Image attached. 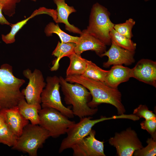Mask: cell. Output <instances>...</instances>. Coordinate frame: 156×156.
Masks as SVG:
<instances>
[{
  "mask_svg": "<svg viewBox=\"0 0 156 156\" xmlns=\"http://www.w3.org/2000/svg\"><path fill=\"white\" fill-rule=\"evenodd\" d=\"M65 79L71 83L81 84L89 90L92 97L88 103L90 108H96L101 103H107L116 107L118 115L125 112L122 103L121 94L118 88H111L103 83L93 80L82 75L66 76Z\"/></svg>",
  "mask_w": 156,
  "mask_h": 156,
  "instance_id": "obj_1",
  "label": "cell"
},
{
  "mask_svg": "<svg viewBox=\"0 0 156 156\" xmlns=\"http://www.w3.org/2000/svg\"><path fill=\"white\" fill-rule=\"evenodd\" d=\"M59 77L65 103L66 105L72 106V110L74 115L81 119L96 113V108H91L88 105L92 96L85 87L78 83L73 84L69 83L61 76Z\"/></svg>",
  "mask_w": 156,
  "mask_h": 156,
  "instance_id": "obj_2",
  "label": "cell"
},
{
  "mask_svg": "<svg viewBox=\"0 0 156 156\" xmlns=\"http://www.w3.org/2000/svg\"><path fill=\"white\" fill-rule=\"evenodd\" d=\"M25 81L18 78L13 73L12 67L8 64L0 67V110L17 106L25 99L20 90Z\"/></svg>",
  "mask_w": 156,
  "mask_h": 156,
  "instance_id": "obj_3",
  "label": "cell"
},
{
  "mask_svg": "<svg viewBox=\"0 0 156 156\" xmlns=\"http://www.w3.org/2000/svg\"><path fill=\"white\" fill-rule=\"evenodd\" d=\"M110 13L107 8L96 3L92 6L89 25L86 29L106 45H109L112 41L110 33L114 24L110 20Z\"/></svg>",
  "mask_w": 156,
  "mask_h": 156,
  "instance_id": "obj_4",
  "label": "cell"
},
{
  "mask_svg": "<svg viewBox=\"0 0 156 156\" xmlns=\"http://www.w3.org/2000/svg\"><path fill=\"white\" fill-rule=\"evenodd\" d=\"M49 137L48 132L40 125L29 123L24 128L12 149L30 156H37L38 149Z\"/></svg>",
  "mask_w": 156,
  "mask_h": 156,
  "instance_id": "obj_5",
  "label": "cell"
},
{
  "mask_svg": "<svg viewBox=\"0 0 156 156\" xmlns=\"http://www.w3.org/2000/svg\"><path fill=\"white\" fill-rule=\"evenodd\" d=\"M129 115L124 114L107 117L101 116L99 118L92 119L90 116L80 119V121L75 123L68 129L67 136L62 141L59 153H62L66 149L71 148L75 144L88 135L96 124L104 121L116 119H128Z\"/></svg>",
  "mask_w": 156,
  "mask_h": 156,
  "instance_id": "obj_6",
  "label": "cell"
},
{
  "mask_svg": "<svg viewBox=\"0 0 156 156\" xmlns=\"http://www.w3.org/2000/svg\"><path fill=\"white\" fill-rule=\"evenodd\" d=\"M39 125L46 130L50 137L57 138L66 133L68 129L75 122L55 109L41 108L39 110Z\"/></svg>",
  "mask_w": 156,
  "mask_h": 156,
  "instance_id": "obj_7",
  "label": "cell"
},
{
  "mask_svg": "<svg viewBox=\"0 0 156 156\" xmlns=\"http://www.w3.org/2000/svg\"><path fill=\"white\" fill-rule=\"evenodd\" d=\"M60 87L59 77L54 75L47 77L46 85L41 95V107L55 109L68 118H73L75 115L72 110L66 107L62 103Z\"/></svg>",
  "mask_w": 156,
  "mask_h": 156,
  "instance_id": "obj_8",
  "label": "cell"
},
{
  "mask_svg": "<svg viewBox=\"0 0 156 156\" xmlns=\"http://www.w3.org/2000/svg\"><path fill=\"white\" fill-rule=\"evenodd\" d=\"M23 74L29 81L26 88L21 91L27 102L35 106L39 110L42 108L41 94L46 85L43 75L37 69H35L33 72L26 69L23 71Z\"/></svg>",
  "mask_w": 156,
  "mask_h": 156,
  "instance_id": "obj_9",
  "label": "cell"
},
{
  "mask_svg": "<svg viewBox=\"0 0 156 156\" xmlns=\"http://www.w3.org/2000/svg\"><path fill=\"white\" fill-rule=\"evenodd\" d=\"M109 143L115 147L118 156H132L134 152L143 146L136 132L131 127L120 133H116L109 140Z\"/></svg>",
  "mask_w": 156,
  "mask_h": 156,
  "instance_id": "obj_10",
  "label": "cell"
},
{
  "mask_svg": "<svg viewBox=\"0 0 156 156\" xmlns=\"http://www.w3.org/2000/svg\"><path fill=\"white\" fill-rule=\"evenodd\" d=\"M96 132L92 129L89 134L71 148L74 156H105L104 142L97 140Z\"/></svg>",
  "mask_w": 156,
  "mask_h": 156,
  "instance_id": "obj_11",
  "label": "cell"
},
{
  "mask_svg": "<svg viewBox=\"0 0 156 156\" xmlns=\"http://www.w3.org/2000/svg\"><path fill=\"white\" fill-rule=\"evenodd\" d=\"M131 77L156 87V62L148 59L140 60L131 69Z\"/></svg>",
  "mask_w": 156,
  "mask_h": 156,
  "instance_id": "obj_12",
  "label": "cell"
},
{
  "mask_svg": "<svg viewBox=\"0 0 156 156\" xmlns=\"http://www.w3.org/2000/svg\"><path fill=\"white\" fill-rule=\"evenodd\" d=\"M109 49L103 53L102 57L107 56V61L103 63L104 67L108 68L112 65H129L135 62L134 57L135 51H131L120 47L112 40Z\"/></svg>",
  "mask_w": 156,
  "mask_h": 156,
  "instance_id": "obj_13",
  "label": "cell"
},
{
  "mask_svg": "<svg viewBox=\"0 0 156 156\" xmlns=\"http://www.w3.org/2000/svg\"><path fill=\"white\" fill-rule=\"evenodd\" d=\"M106 45L99 39L88 33L86 29L80 34L77 42L75 43V53L81 55L83 52L91 50L94 51L101 57L106 51Z\"/></svg>",
  "mask_w": 156,
  "mask_h": 156,
  "instance_id": "obj_14",
  "label": "cell"
},
{
  "mask_svg": "<svg viewBox=\"0 0 156 156\" xmlns=\"http://www.w3.org/2000/svg\"><path fill=\"white\" fill-rule=\"evenodd\" d=\"M46 14L51 16L55 22L57 18V11L56 10L48 9L42 7L36 9L28 18L15 24H11V29L8 34L1 35L2 41L6 44H10L14 43L15 41V36L18 31L25 25L30 19L36 16Z\"/></svg>",
  "mask_w": 156,
  "mask_h": 156,
  "instance_id": "obj_15",
  "label": "cell"
},
{
  "mask_svg": "<svg viewBox=\"0 0 156 156\" xmlns=\"http://www.w3.org/2000/svg\"><path fill=\"white\" fill-rule=\"evenodd\" d=\"M5 110V123L10 130L19 137L24 128L29 123V121L21 114L17 106Z\"/></svg>",
  "mask_w": 156,
  "mask_h": 156,
  "instance_id": "obj_16",
  "label": "cell"
},
{
  "mask_svg": "<svg viewBox=\"0 0 156 156\" xmlns=\"http://www.w3.org/2000/svg\"><path fill=\"white\" fill-rule=\"evenodd\" d=\"M131 69L122 65L112 66L106 76L104 83L114 88H118L119 85L126 82L131 77Z\"/></svg>",
  "mask_w": 156,
  "mask_h": 156,
  "instance_id": "obj_17",
  "label": "cell"
},
{
  "mask_svg": "<svg viewBox=\"0 0 156 156\" xmlns=\"http://www.w3.org/2000/svg\"><path fill=\"white\" fill-rule=\"evenodd\" d=\"M57 6V18L55 23H63L65 24V29L70 32L81 34V30L73 25L69 23L68 18L70 14L76 12L73 6H69L65 0H53Z\"/></svg>",
  "mask_w": 156,
  "mask_h": 156,
  "instance_id": "obj_18",
  "label": "cell"
},
{
  "mask_svg": "<svg viewBox=\"0 0 156 156\" xmlns=\"http://www.w3.org/2000/svg\"><path fill=\"white\" fill-rule=\"evenodd\" d=\"M75 43L71 42H58L57 45L52 53V55L56 57L53 61V65L51 68V71L57 70L59 67V62L64 57H68L75 53Z\"/></svg>",
  "mask_w": 156,
  "mask_h": 156,
  "instance_id": "obj_19",
  "label": "cell"
},
{
  "mask_svg": "<svg viewBox=\"0 0 156 156\" xmlns=\"http://www.w3.org/2000/svg\"><path fill=\"white\" fill-rule=\"evenodd\" d=\"M70 64L66 72V76L82 75L87 65V60L82 58L81 55L74 53L69 55Z\"/></svg>",
  "mask_w": 156,
  "mask_h": 156,
  "instance_id": "obj_20",
  "label": "cell"
},
{
  "mask_svg": "<svg viewBox=\"0 0 156 156\" xmlns=\"http://www.w3.org/2000/svg\"><path fill=\"white\" fill-rule=\"evenodd\" d=\"M17 106L21 114L25 118L30 121L31 123L39 124V110L36 107L28 103L25 99L19 102Z\"/></svg>",
  "mask_w": 156,
  "mask_h": 156,
  "instance_id": "obj_21",
  "label": "cell"
},
{
  "mask_svg": "<svg viewBox=\"0 0 156 156\" xmlns=\"http://www.w3.org/2000/svg\"><path fill=\"white\" fill-rule=\"evenodd\" d=\"M109 70H103L91 61L87 60L86 70L82 75L96 81L103 83Z\"/></svg>",
  "mask_w": 156,
  "mask_h": 156,
  "instance_id": "obj_22",
  "label": "cell"
},
{
  "mask_svg": "<svg viewBox=\"0 0 156 156\" xmlns=\"http://www.w3.org/2000/svg\"><path fill=\"white\" fill-rule=\"evenodd\" d=\"M44 32L47 36H52L53 34H57L60 38L61 42H71L76 43L79 37L70 35L62 31L58 24L50 22L45 27Z\"/></svg>",
  "mask_w": 156,
  "mask_h": 156,
  "instance_id": "obj_23",
  "label": "cell"
},
{
  "mask_svg": "<svg viewBox=\"0 0 156 156\" xmlns=\"http://www.w3.org/2000/svg\"><path fill=\"white\" fill-rule=\"evenodd\" d=\"M110 36L111 41H113L119 46L131 51H135L136 44L131 39L121 34L114 28L110 31Z\"/></svg>",
  "mask_w": 156,
  "mask_h": 156,
  "instance_id": "obj_24",
  "label": "cell"
},
{
  "mask_svg": "<svg viewBox=\"0 0 156 156\" xmlns=\"http://www.w3.org/2000/svg\"><path fill=\"white\" fill-rule=\"evenodd\" d=\"M18 138L5 123L0 128V143L12 147L16 143Z\"/></svg>",
  "mask_w": 156,
  "mask_h": 156,
  "instance_id": "obj_25",
  "label": "cell"
},
{
  "mask_svg": "<svg viewBox=\"0 0 156 156\" xmlns=\"http://www.w3.org/2000/svg\"><path fill=\"white\" fill-rule=\"evenodd\" d=\"M135 23L133 19L130 18L124 23L115 24L114 29L121 34L131 39L133 36L132 30Z\"/></svg>",
  "mask_w": 156,
  "mask_h": 156,
  "instance_id": "obj_26",
  "label": "cell"
},
{
  "mask_svg": "<svg viewBox=\"0 0 156 156\" xmlns=\"http://www.w3.org/2000/svg\"><path fill=\"white\" fill-rule=\"evenodd\" d=\"M156 139L148 138L146 141L147 145L135 151L133 154L135 156H154L156 154Z\"/></svg>",
  "mask_w": 156,
  "mask_h": 156,
  "instance_id": "obj_27",
  "label": "cell"
},
{
  "mask_svg": "<svg viewBox=\"0 0 156 156\" xmlns=\"http://www.w3.org/2000/svg\"><path fill=\"white\" fill-rule=\"evenodd\" d=\"M21 0H0L3 6V12L9 17L12 16L15 13L16 4Z\"/></svg>",
  "mask_w": 156,
  "mask_h": 156,
  "instance_id": "obj_28",
  "label": "cell"
},
{
  "mask_svg": "<svg viewBox=\"0 0 156 156\" xmlns=\"http://www.w3.org/2000/svg\"><path fill=\"white\" fill-rule=\"evenodd\" d=\"M133 114L145 120L156 119V116L146 105H140L134 110Z\"/></svg>",
  "mask_w": 156,
  "mask_h": 156,
  "instance_id": "obj_29",
  "label": "cell"
},
{
  "mask_svg": "<svg viewBox=\"0 0 156 156\" xmlns=\"http://www.w3.org/2000/svg\"><path fill=\"white\" fill-rule=\"evenodd\" d=\"M140 125L142 129L146 130L152 138L156 139V119L145 120Z\"/></svg>",
  "mask_w": 156,
  "mask_h": 156,
  "instance_id": "obj_30",
  "label": "cell"
},
{
  "mask_svg": "<svg viewBox=\"0 0 156 156\" xmlns=\"http://www.w3.org/2000/svg\"><path fill=\"white\" fill-rule=\"evenodd\" d=\"M3 5L0 3V24L10 26L11 23L7 20L3 14Z\"/></svg>",
  "mask_w": 156,
  "mask_h": 156,
  "instance_id": "obj_31",
  "label": "cell"
},
{
  "mask_svg": "<svg viewBox=\"0 0 156 156\" xmlns=\"http://www.w3.org/2000/svg\"><path fill=\"white\" fill-rule=\"evenodd\" d=\"M6 114L5 109L0 110V128L5 123Z\"/></svg>",
  "mask_w": 156,
  "mask_h": 156,
  "instance_id": "obj_32",
  "label": "cell"
},
{
  "mask_svg": "<svg viewBox=\"0 0 156 156\" xmlns=\"http://www.w3.org/2000/svg\"><path fill=\"white\" fill-rule=\"evenodd\" d=\"M31 0L34 2H36V1L37 0Z\"/></svg>",
  "mask_w": 156,
  "mask_h": 156,
  "instance_id": "obj_33",
  "label": "cell"
},
{
  "mask_svg": "<svg viewBox=\"0 0 156 156\" xmlns=\"http://www.w3.org/2000/svg\"><path fill=\"white\" fill-rule=\"evenodd\" d=\"M149 0H144L145 1H148Z\"/></svg>",
  "mask_w": 156,
  "mask_h": 156,
  "instance_id": "obj_34",
  "label": "cell"
}]
</instances>
